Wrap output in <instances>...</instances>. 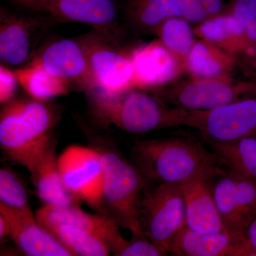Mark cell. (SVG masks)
<instances>
[{
    "label": "cell",
    "instance_id": "cell-4",
    "mask_svg": "<svg viewBox=\"0 0 256 256\" xmlns=\"http://www.w3.org/2000/svg\"><path fill=\"white\" fill-rule=\"evenodd\" d=\"M104 171L102 208L119 226L128 229L133 236H144L138 217V206L146 180L136 168L118 152L99 150ZM146 237V236H144Z\"/></svg>",
    "mask_w": 256,
    "mask_h": 256
},
{
    "label": "cell",
    "instance_id": "cell-36",
    "mask_svg": "<svg viewBox=\"0 0 256 256\" xmlns=\"http://www.w3.org/2000/svg\"><path fill=\"white\" fill-rule=\"evenodd\" d=\"M225 1H226V0H225ZM228 2H229L232 1V0H228Z\"/></svg>",
    "mask_w": 256,
    "mask_h": 256
},
{
    "label": "cell",
    "instance_id": "cell-1",
    "mask_svg": "<svg viewBox=\"0 0 256 256\" xmlns=\"http://www.w3.org/2000/svg\"><path fill=\"white\" fill-rule=\"evenodd\" d=\"M134 164L146 182L182 184L196 178H210L220 168L216 156L194 140L182 137L136 142Z\"/></svg>",
    "mask_w": 256,
    "mask_h": 256
},
{
    "label": "cell",
    "instance_id": "cell-9",
    "mask_svg": "<svg viewBox=\"0 0 256 256\" xmlns=\"http://www.w3.org/2000/svg\"><path fill=\"white\" fill-rule=\"evenodd\" d=\"M138 217L143 235L168 255L173 239L186 226L182 185L158 184L144 192Z\"/></svg>",
    "mask_w": 256,
    "mask_h": 256
},
{
    "label": "cell",
    "instance_id": "cell-11",
    "mask_svg": "<svg viewBox=\"0 0 256 256\" xmlns=\"http://www.w3.org/2000/svg\"><path fill=\"white\" fill-rule=\"evenodd\" d=\"M12 6L54 18L60 24L78 22L120 38L116 0H6Z\"/></svg>",
    "mask_w": 256,
    "mask_h": 256
},
{
    "label": "cell",
    "instance_id": "cell-22",
    "mask_svg": "<svg viewBox=\"0 0 256 256\" xmlns=\"http://www.w3.org/2000/svg\"><path fill=\"white\" fill-rule=\"evenodd\" d=\"M208 144L220 165L256 186V138H244L232 142Z\"/></svg>",
    "mask_w": 256,
    "mask_h": 256
},
{
    "label": "cell",
    "instance_id": "cell-17",
    "mask_svg": "<svg viewBox=\"0 0 256 256\" xmlns=\"http://www.w3.org/2000/svg\"><path fill=\"white\" fill-rule=\"evenodd\" d=\"M168 254L178 256H256L246 242L228 232L201 233L188 227L173 239Z\"/></svg>",
    "mask_w": 256,
    "mask_h": 256
},
{
    "label": "cell",
    "instance_id": "cell-23",
    "mask_svg": "<svg viewBox=\"0 0 256 256\" xmlns=\"http://www.w3.org/2000/svg\"><path fill=\"white\" fill-rule=\"evenodd\" d=\"M124 12L128 22L143 34H154L165 20L182 16L175 0H128Z\"/></svg>",
    "mask_w": 256,
    "mask_h": 256
},
{
    "label": "cell",
    "instance_id": "cell-35",
    "mask_svg": "<svg viewBox=\"0 0 256 256\" xmlns=\"http://www.w3.org/2000/svg\"><path fill=\"white\" fill-rule=\"evenodd\" d=\"M250 48H252V50L256 54V44L252 45Z\"/></svg>",
    "mask_w": 256,
    "mask_h": 256
},
{
    "label": "cell",
    "instance_id": "cell-13",
    "mask_svg": "<svg viewBox=\"0 0 256 256\" xmlns=\"http://www.w3.org/2000/svg\"><path fill=\"white\" fill-rule=\"evenodd\" d=\"M48 73L85 92L92 88L85 50L78 38H54L42 44L34 60Z\"/></svg>",
    "mask_w": 256,
    "mask_h": 256
},
{
    "label": "cell",
    "instance_id": "cell-25",
    "mask_svg": "<svg viewBox=\"0 0 256 256\" xmlns=\"http://www.w3.org/2000/svg\"><path fill=\"white\" fill-rule=\"evenodd\" d=\"M165 48L183 64L196 42L192 24L182 16H172L160 25L154 33Z\"/></svg>",
    "mask_w": 256,
    "mask_h": 256
},
{
    "label": "cell",
    "instance_id": "cell-34",
    "mask_svg": "<svg viewBox=\"0 0 256 256\" xmlns=\"http://www.w3.org/2000/svg\"><path fill=\"white\" fill-rule=\"evenodd\" d=\"M10 237V228L8 220L4 216L0 214V239L2 242Z\"/></svg>",
    "mask_w": 256,
    "mask_h": 256
},
{
    "label": "cell",
    "instance_id": "cell-21",
    "mask_svg": "<svg viewBox=\"0 0 256 256\" xmlns=\"http://www.w3.org/2000/svg\"><path fill=\"white\" fill-rule=\"evenodd\" d=\"M236 65V57L200 38L184 62L185 73L201 78L230 75Z\"/></svg>",
    "mask_w": 256,
    "mask_h": 256
},
{
    "label": "cell",
    "instance_id": "cell-10",
    "mask_svg": "<svg viewBox=\"0 0 256 256\" xmlns=\"http://www.w3.org/2000/svg\"><path fill=\"white\" fill-rule=\"evenodd\" d=\"M210 184L224 228L248 242V229L256 218V185L220 168Z\"/></svg>",
    "mask_w": 256,
    "mask_h": 256
},
{
    "label": "cell",
    "instance_id": "cell-12",
    "mask_svg": "<svg viewBox=\"0 0 256 256\" xmlns=\"http://www.w3.org/2000/svg\"><path fill=\"white\" fill-rule=\"evenodd\" d=\"M58 164L69 191L80 201L102 212L104 171L99 150L69 146L58 156Z\"/></svg>",
    "mask_w": 256,
    "mask_h": 256
},
{
    "label": "cell",
    "instance_id": "cell-32",
    "mask_svg": "<svg viewBox=\"0 0 256 256\" xmlns=\"http://www.w3.org/2000/svg\"><path fill=\"white\" fill-rule=\"evenodd\" d=\"M237 64L250 80L256 82V54L252 48L237 57Z\"/></svg>",
    "mask_w": 256,
    "mask_h": 256
},
{
    "label": "cell",
    "instance_id": "cell-24",
    "mask_svg": "<svg viewBox=\"0 0 256 256\" xmlns=\"http://www.w3.org/2000/svg\"><path fill=\"white\" fill-rule=\"evenodd\" d=\"M18 84L32 98L50 101L70 92L72 86L48 73L36 60L15 69Z\"/></svg>",
    "mask_w": 256,
    "mask_h": 256
},
{
    "label": "cell",
    "instance_id": "cell-15",
    "mask_svg": "<svg viewBox=\"0 0 256 256\" xmlns=\"http://www.w3.org/2000/svg\"><path fill=\"white\" fill-rule=\"evenodd\" d=\"M129 53L134 68V88L154 92L185 72L183 64L160 40L140 45Z\"/></svg>",
    "mask_w": 256,
    "mask_h": 256
},
{
    "label": "cell",
    "instance_id": "cell-27",
    "mask_svg": "<svg viewBox=\"0 0 256 256\" xmlns=\"http://www.w3.org/2000/svg\"><path fill=\"white\" fill-rule=\"evenodd\" d=\"M0 204L14 210L31 208L22 182L14 172L6 168L0 170Z\"/></svg>",
    "mask_w": 256,
    "mask_h": 256
},
{
    "label": "cell",
    "instance_id": "cell-33",
    "mask_svg": "<svg viewBox=\"0 0 256 256\" xmlns=\"http://www.w3.org/2000/svg\"><path fill=\"white\" fill-rule=\"evenodd\" d=\"M246 236L248 245L255 252L256 256V218L248 229Z\"/></svg>",
    "mask_w": 256,
    "mask_h": 256
},
{
    "label": "cell",
    "instance_id": "cell-26",
    "mask_svg": "<svg viewBox=\"0 0 256 256\" xmlns=\"http://www.w3.org/2000/svg\"><path fill=\"white\" fill-rule=\"evenodd\" d=\"M48 232L74 256H106L111 252L100 238L73 226L62 224L53 227Z\"/></svg>",
    "mask_w": 256,
    "mask_h": 256
},
{
    "label": "cell",
    "instance_id": "cell-2",
    "mask_svg": "<svg viewBox=\"0 0 256 256\" xmlns=\"http://www.w3.org/2000/svg\"><path fill=\"white\" fill-rule=\"evenodd\" d=\"M60 112L50 101L14 98L0 112V146L4 156L28 170L54 139Z\"/></svg>",
    "mask_w": 256,
    "mask_h": 256
},
{
    "label": "cell",
    "instance_id": "cell-18",
    "mask_svg": "<svg viewBox=\"0 0 256 256\" xmlns=\"http://www.w3.org/2000/svg\"><path fill=\"white\" fill-rule=\"evenodd\" d=\"M56 146L54 139L28 170L35 192L44 204L79 206L80 200L69 191L62 180Z\"/></svg>",
    "mask_w": 256,
    "mask_h": 256
},
{
    "label": "cell",
    "instance_id": "cell-14",
    "mask_svg": "<svg viewBox=\"0 0 256 256\" xmlns=\"http://www.w3.org/2000/svg\"><path fill=\"white\" fill-rule=\"evenodd\" d=\"M36 218L42 226L50 230L56 226H73L102 240L114 256L127 245L116 220L105 214H92L79 206H57L44 204L36 210Z\"/></svg>",
    "mask_w": 256,
    "mask_h": 256
},
{
    "label": "cell",
    "instance_id": "cell-7",
    "mask_svg": "<svg viewBox=\"0 0 256 256\" xmlns=\"http://www.w3.org/2000/svg\"><path fill=\"white\" fill-rule=\"evenodd\" d=\"M256 82H236L232 75L212 78H180L153 92L166 105L188 110H210L238 100L252 92Z\"/></svg>",
    "mask_w": 256,
    "mask_h": 256
},
{
    "label": "cell",
    "instance_id": "cell-3",
    "mask_svg": "<svg viewBox=\"0 0 256 256\" xmlns=\"http://www.w3.org/2000/svg\"><path fill=\"white\" fill-rule=\"evenodd\" d=\"M138 88L108 92L92 88L84 92L92 119L132 133H144L176 126L175 108L168 107L154 94Z\"/></svg>",
    "mask_w": 256,
    "mask_h": 256
},
{
    "label": "cell",
    "instance_id": "cell-8",
    "mask_svg": "<svg viewBox=\"0 0 256 256\" xmlns=\"http://www.w3.org/2000/svg\"><path fill=\"white\" fill-rule=\"evenodd\" d=\"M76 38L86 54L92 89L116 92L134 88L130 56L119 38L94 28Z\"/></svg>",
    "mask_w": 256,
    "mask_h": 256
},
{
    "label": "cell",
    "instance_id": "cell-29",
    "mask_svg": "<svg viewBox=\"0 0 256 256\" xmlns=\"http://www.w3.org/2000/svg\"><path fill=\"white\" fill-rule=\"evenodd\" d=\"M227 12L242 24L252 46L256 44V0H232Z\"/></svg>",
    "mask_w": 256,
    "mask_h": 256
},
{
    "label": "cell",
    "instance_id": "cell-31",
    "mask_svg": "<svg viewBox=\"0 0 256 256\" xmlns=\"http://www.w3.org/2000/svg\"><path fill=\"white\" fill-rule=\"evenodd\" d=\"M18 84L14 70L1 64L0 66V102L2 105L15 98Z\"/></svg>",
    "mask_w": 256,
    "mask_h": 256
},
{
    "label": "cell",
    "instance_id": "cell-16",
    "mask_svg": "<svg viewBox=\"0 0 256 256\" xmlns=\"http://www.w3.org/2000/svg\"><path fill=\"white\" fill-rule=\"evenodd\" d=\"M0 214L8 220L10 238L25 255L74 256L68 248L38 223L31 208L14 210L0 204Z\"/></svg>",
    "mask_w": 256,
    "mask_h": 256
},
{
    "label": "cell",
    "instance_id": "cell-30",
    "mask_svg": "<svg viewBox=\"0 0 256 256\" xmlns=\"http://www.w3.org/2000/svg\"><path fill=\"white\" fill-rule=\"evenodd\" d=\"M166 256L160 248L144 236H133L118 256Z\"/></svg>",
    "mask_w": 256,
    "mask_h": 256
},
{
    "label": "cell",
    "instance_id": "cell-5",
    "mask_svg": "<svg viewBox=\"0 0 256 256\" xmlns=\"http://www.w3.org/2000/svg\"><path fill=\"white\" fill-rule=\"evenodd\" d=\"M176 126L196 130L208 144L256 138V86L238 100L213 110L178 108Z\"/></svg>",
    "mask_w": 256,
    "mask_h": 256
},
{
    "label": "cell",
    "instance_id": "cell-19",
    "mask_svg": "<svg viewBox=\"0 0 256 256\" xmlns=\"http://www.w3.org/2000/svg\"><path fill=\"white\" fill-rule=\"evenodd\" d=\"M186 227L201 233L226 232L210 184V178H196L182 184Z\"/></svg>",
    "mask_w": 256,
    "mask_h": 256
},
{
    "label": "cell",
    "instance_id": "cell-20",
    "mask_svg": "<svg viewBox=\"0 0 256 256\" xmlns=\"http://www.w3.org/2000/svg\"><path fill=\"white\" fill-rule=\"evenodd\" d=\"M198 38L238 57L252 47L242 24L229 12L217 15L194 26Z\"/></svg>",
    "mask_w": 256,
    "mask_h": 256
},
{
    "label": "cell",
    "instance_id": "cell-6",
    "mask_svg": "<svg viewBox=\"0 0 256 256\" xmlns=\"http://www.w3.org/2000/svg\"><path fill=\"white\" fill-rule=\"evenodd\" d=\"M60 24L46 15L22 9L0 8V60L8 67L26 66L36 57L50 28Z\"/></svg>",
    "mask_w": 256,
    "mask_h": 256
},
{
    "label": "cell",
    "instance_id": "cell-28",
    "mask_svg": "<svg viewBox=\"0 0 256 256\" xmlns=\"http://www.w3.org/2000/svg\"><path fill=\"white\" fill-rule=\"evenodd\" d=\"M182 16L196 25L208 18L227 12L225 0H175Z\"/></svg>",
    "mask_w": 256,
    "mask_h": 256
}]
</instances>
